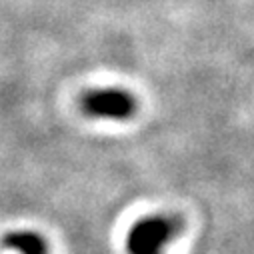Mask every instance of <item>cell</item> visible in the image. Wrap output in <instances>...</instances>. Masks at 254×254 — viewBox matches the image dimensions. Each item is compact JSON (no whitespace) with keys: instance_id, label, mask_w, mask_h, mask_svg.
Returning a JSON list of instances; mask_svg holds the SVG:
<instances>
[{"instance_id":"6da1fadb","label":"cell","mask_w":254,"mask_h":254,"mask_svg":"<svg viewBox=\"0 0 254 254\" xmlns=\"http://www.w3.org/2000/svg\"><path fill=\"white\" fill-rule=\"evenodd\" d=\"M182 230V220L176 216H146L138 220L126 238L130 254H162L166 244Z\"/></svg>"},{"instance_id":"3957f363","label":"cell","mask_w":254,"mask_h":254,"mask_svg":"<svg viewBox=\"0 0 254 254\" xmlns=\"http://www.w3.org/2000/svg\"><path fill=\"white\" fill-rule=\"evenodd\" d=\"M2 246L14 248L20 254H48V244L46 240L32 230H14L4 234Z\"/></svg>"},{"instance_id":"7a4b0ae2","label":"cell","mask_w":254,"mask_h":254,"mask_svg":"<svg viewBox=\"0 0 254 254\" xmlns=\"http://www.w3.org/2000/svg\"><path fill=\"white\" fill-rule=\"evenodd\" d=\"M82 110L94 118L128 120L136 112V100L130 92L120 88H98L88 90L82 100Z\"/></svg>"}]
</instances>
